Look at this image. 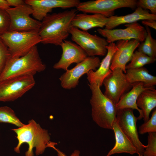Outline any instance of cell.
Returning a JSON list of instances; mask_svg holds the SVG:
<instances>
[{"label":"cell","mask_w":156,"mask_h":156,"mask_svg":"<svg viewBox=\"0 0 156 156\" xmlns=\"http://www.w3.org/2000/svg\"><path fill=\"white\" fill-rule=\"evenodd\" d=\"M60 46L62 49V54L59 60L54 65V69L66 71L70 64L73 63L77 64L88 57L80 46L70 40H64Z\"/></svg>","instance_id":"9a60e30c"},{"label":"cell","mask_w":156,"mask_h":156,"mask_svg":"<svg viewBox=\"0 0 156 156\" xmlns=\"http://www.w3.org/2000/svg\"><path fill=\"white\" fill-rule=\"evenodd\" d=\"M138 107L142 112L144 122L150 118V114L156 107V90L154 87L143 91L138 97L136 102Z\"/></svg>","instance_id":"7402d4cb"},{"label":"cell","mask_w":156,"mask_h":156,"mask_svg":"<svg viewBox=\"0 0 156 156\" xmlns=\"http://www.w3.org/2000/svg\"><path fill=\"white\" fill-rule=\"evenodd\" d=\"M149 88H146L142 82H136L132 84V88L129 91L123 94L116 105L117 109L130 108L137 110L139 112L138 120L143 118L142 110L137 106V99L140 94Z\"/></svg>","instance_id":"d6986e66"},{"label":"cell","mask_w":156,"mask_h":156,"mask_svg":"<svg viewBox=\"0 0 156 156\" xmlns=\"http://www.w3.org/2000/svg\"><path fill=\"white\" fill-rule=\"evenodd\" d=\"M16 134L18 141L14 151L20 153L21 145L26 143L28 145L25 156H34L33 149L35 148L36 155L42 154L47 147L54 148L56 143L50 141V137L47 130L42 128L40 125L34 120H29L28 124L18 128L11 129Z\"/></svg>","instance_id":"7a4b0ae2"},{"label":"cell","mask_w":156,"mask_h":156,"mask_svg":"<svg viewBox=\"0 0 156 156\" xmlns=\"http://www.w3.org/2000/svg\"><path fill=\"white\" fill-rule=\"evenodd\" d=\"M116 120L121 130L135 148L138 156H143L147 145L143 144L140 140L136 124L138 118L134 115L133 110L130 108L118 109Z\"/></svg>","instance_id":"30bf717a"},{"label":"cell","mask_w":156,"mask_h":156,"mask_svg":"<svg viewBox=\"0 0 156 156\" xmlns=\"http://www.w3.org/2000/svg\"><path fill=\"white\" fill-rule=\"evenodd\" d=\"M156 58L150 57L143 53L136 51L133 53L130 62L126 66V69H134L143 67L144 65L154 63Z\"/></svg>","instance_id":"cb8c5ba5"},{"label":"cell","mask_w":156,"mask_h":156,"mask_svg":"<svg viewBox=\"0 0 156 156\" xmlns=\"http://www.w3.org/2000/svg\"><path fill=\"white\" fill-rule=\"evenodd\" d=\"M137 7H140L143 9L148 10L151 14H156V0H140L137 1Z\"/></svg>","instance_id":"4dcf8cb0"},{"label":"cell","mask_w":156,"mask_h":156,"mask_svg":"<svg viewBox=\"0 0 156 156\" xmlns=\"http://www.w3.org/2000/svg\"><path fill=\"white\" fill-rule=\"evenodd\" d=\"M125 74L127 80L131 84L142 82L146 88L153 87L156 85V76L150 74L145 68L127 69Z\"/></svg>","instance_id":"603a6c76"},{"label":"cell","mask_w":156,"mask_h":156,"mask_svg":"<svg viewBox=\"0 0 156 156\" xmlns=\"http://www.w3.org/2000/svg\"><path fill=\"white\" fill-rule=\"evenodd\" d=\"M26 4L30 5L33 10L32 16L35 19L42 21L54 8L66 9L76 8L79 0H26Z\"/></svg>","instance_id":"5bb4252c"},{"label":"cell","mask_w":156,"mask_h":156,"mask_svg":"<svg viewBox=\"0 0 156 156\" xmlns=\"http://www.w3.org/2000/svg\"><path fill=\"white\" fill-rule=\"evenodd\" d=\"M11 57L8 48L0 37V76Z\"/></svg>","instance_id":"83f0119b"},{"label":"cell","mask_w":156,"mask_h":156,"mask_svg":"<svg viewBox=\"0 0 156 156\" xmlns=\"http://www.w3.org/2000/svg\"><path fill=\"white\" fill-rule=\"evenodd\" d=\"M34 76L25 75L0 81V101H14L22 97L35 86Z\"/></svg>","instance_id":"52a82bcc"},{"label":"cell","mask_w":156,"mask_h":156,"mask_svg":"<svg viewBox=\"0 0 156 156\" xmlns=\"http://www.w3.org/2000/svg\"><path fill=\"white\" fill-rule=\"evenodd\" d=\"M10 19V31L38 32L41 22L32 18L31 7L26 4L6 10Z\"/></svg>","instance_id":"ba28073f"},{"label":"cell","mask_w":156,"mask_h":156,"mask_svg":"<svg viewBox=\"0 0 156 156\" xmlns=\"http://www.w3.org/2000/svg\"><path fill=\"white\" fill-rule=\"evenodd\" d=\"M148 145L143 156H156V132L148 133Z\"/></svg>","instance_id":"f1b7e54d"},{"label":"cell","mask_w":156,"mask_h":156,"mask_svg":"<svg viewBox=\"0 0 156 156\" xmlns=\"http://www.w3.org/2000/svg\"><path fill=\"white\" fill-rule=\"evenodd\" d=\"M10 8L6 0H0V10H6Z\"/></svg>","instance_id":"836d02e7"},{"label":"cell","mask_w":156,"mask_h":156,"mask_svg":"<svg viewBox=\"0 0 156 156\" xmlns=\"http://www.w3.org/2000/svg\"><path fill=\"white\" fill-rule=\"evenodd\" d=\"M0 122L11 123L18 127L25 125L16 116L14 111L7 106L0 107Z\"/></svg>","instance_id":"484cf974"},{"label":"cell","mask_w":156,"mask_h":156,"mask_svg":"<svg viewBox=\"0 0 156 156\" xmlns=\"http://www.w3.org/2000/svg\"><path fill=\"white\" fill-rule=\"evenodd\" d=\"M124 29H108L99 28L97 31L99 34L105 38L109 44L119 40L135 39L140 42L144 40L147 34L145 27L137 22L126 24Z\"/></svg>","instance_id":"8fae6325"},{"label":"cell","mask_w":156,"mask_h":156,"mask_svg":"<svg viewBox=\"0 0 156 156\" xmlns=\"http://www.w3.org/2000/svg\"><path fill=\"white\" fill-rule=\"evenodd\" d=\"M7 46L12 57H19L27 54L34 46L41 43L38 33L8 31L0 36Z\"/></svg>","instance_id":"5b68a950"},{"label":"cell","mask_w":156,"mask_h":156,"mask_svg":"<svg viewBox=\"0 0 156 156\" xmlns=\"http://www.w3.org/2000/svg\"><path fill=\"white\" fill-rule=\"evenodd\" d=\"M147 34L144 41L138 46V50L153 57H156V40L152 37L149 27L145 26Z\"/></svg>","instance_id":"d4e9b609"},{"label":"cell","mask_w":156,"mask_h":156,"mask_svg":"<svg viewBox=\"0 0 156 156\" xmlns=\"http://www.w3.org/2000/svg\"><path fill=\"white\" fill-rule=\"evenodd\" d=\"M46 68V66L40 58L36 45L23 56L11 57L0 76V81L21 76H34L36 73L42 72Z\"/></svg>","instance_id":"3957f363"},{"label":"cell","mask_w":156,"mask_h":156,"mask_svg":"<svg viewBox=\"0 0 156 156\" xmlns=\"http://www.w3.org/2000/svg\"><path fill=\"white\" fill-rule=\"evenodd\" d=\"M136 0H96L80 2L76 7L77 11L84 13L99 14L109 18L114 15L115 10L128 8L137 7Z\"/></svg>","instance_id":"8992f818"},{"label":"cell","mask_w":156,"mask_h":156,"mask_svg":"<svg viewBox=\"0 0 156 156\" xmlns=\"http://www.w3.org/2000/svg\"><path fill=\"white\" fill-rule=\"evenodd\" d=\"M10 7L13 6L14 7L25 4V1L22 0H6Z\"/></svg>","instance_id":"1f68e13d"},{"label":"cell","mask_w":156,"mask_h":156,"mask_svg":"<svg viewBox=\"0 0 156 156\" xmlns=\"http://www.w3.org/2000/svg\"><path fill=\"white\" fill-rule=\"evenodd\" d=\"M101 63L97 57H87L74 68L68 69L59 78L62 87L65 89L75 88L78 85L79 78L90 70H95Z\"/></svg>","instance_id":"4fadbf2b"},{"label":"cell","mask_w":156,"mask_h":156,"mask_svg":"<svg viewBox=\"0 0 156 156\" xmlns=\"http://www.w3.org/2000/svg\"><path fill=\"white\" fill-rule=\"evenodd\" d=\"M112 130L115 135V144L106 156L122 153H128L131 155L136 153L135 148L121 129L116 118L113 124Z\"/></svg>","instance_id":"44dd1931"},{"label":"cell","mask_w":156,"mask_h":156,"mask_svg":"<svg viewBox=\"0 0 156 156\" xmlns=\"http://www.w3.org/2000/svg\"><path fill=\"white\" fill-rule=\"evenodd\" d=\"M142 23L145 26L151 27L155 30L156 29V20H146L142 21Z\"/></svg>","instance_id":"d6a6232c"},{"label":"cell","mask_w":156,"mask_h":156,"mask_svg":"<svg viewBox=\"0 0 156 156\" xmlns=\"http://www.w3.org/2000/svg\"><path fill=\"white\" fill-rule=\"evenodd\" d=\"M88 85L92 92L90 103L93 120L101 128L112 130L118 110L116 105L104 95L99 86Z\"/></svg>","instance_id":"277c9868"},{"label":"cell","mask_w":156,"mask_h":156,"mask_svg":"<svg viewBox=\"0 0 156 156\" xmlns=\"http://www.w3.org/2000/svg\"><path fill=\"white\" fill-rule=\"evenodd\" d=\"M156 132V109L152 112L151 117L139 127V133L141 135L145 133Z\"/></svg>","instance_id":"4316f807"},{"label":"cell","mask_w":156,"mask_h":156,"mask_svg":"<svg viewBox=\"0 0 156 156\" xmlns=\"http://www.w3.org/2000/svg\"><path fill=\"white\" fill-rule=\"evenodd\" d=\"M108 18L99 14H88L86 13L77 14L72 22V27L87 31L92 28L105 26Z\"/></svg>","instance_id":"ffe728a7"},{"label":"cell","mask_w":156,"mask_h":156,"mask_svg":"<svg viewBox=\"0 0 156 156\" xmlns=\"http://www.w3.org/2000/svg\"><path fill=\"white\" fill-rule=\"evenodd\" d=\"M9 16L6 10H0V36L9 31Z\"/></svg>","instance_id":"f546056e"},{"label":"cell","mask_w":156,"mask_h":156,"mask_svg":"<svg viewBox=\"0 0 156 156\" xmlns=\"http://www.w3.org/2000/svg\"><path fill=\"white\" fill-rule=\"evenodd\" d=\"M106 48L107 54L101 62L98 69L96 70H90L86 74L89 84H96L101 87L104 79L112 72L110 66L112 59L118 48L114 42L109 43Z\"/></svg>","instance_id":"e0dca14e"},{"label":"cell","mask_w":156,"mask_h":156,"mask_svg":"<svg viewBox=\"0 0 156 156\" xmlns=\"http://www.w3.org/2000/svg\"><path fill=\"white\" fill-rule=\"evenodd\" d=\"M77 11L73 9L48 14L41 21L38 32L41 43L60 46L70 34L72 22Z\"/></svg>","instance_id":"6da1fadb"},{"label":"cell","mask_w":156,"mask_h":156,"mask_svg":"<svg viewBox=\"0 0 156 156\" xmlns=\"http://www.w3.org/2000/svg\"><path fill=\"white\" fill-rule=\"evenodd\" d=\"M70 34L72 40L84 51L88 57L106 54V47L109 43L105 38L73 27L70 29Z\"/></svg>","instance_id":"9c48e42d"},{"label":"cell","mask_w":156,"mask_h":156,"mask_svg":"<svg viewBox=\"0 0 156 156\" xmlns=\"http://www.w3.org/2000/svg\"><path fill=\"white\" fill-rule=\"evenodd\" d=\"M140 44L139 41L135 39L117 41L116 44L118 49L112 59L111 70L119 68L125 73L127 64L130 61L135 50Z\"/></svg>","instance_id":"2e32d148"},{"label":"cell","mask_w":156,"mask_h":156,"mask_svg":"<svg viewBox=\"0 0 156 156\" xmlns=\"http://www.w3.org/2000/svg\"><path fill=\"white\" fill-rule=\"evenodd\" d=\"M80 151L78 150H75L71 154L70 156H79Z\"/></svg>","instance_id":"e575fe53"},{"label":"cell","mask_w":156,"mask_h":156,"mask_svg":"<svg viewBox=\"0 0 156 156\" xmlns=\"http://www.w3.org/2000/svg\"><path fill=\"white\" fill-rule=\"evenodd\" d=\"M146 20H156V14H152L147 10L137 7L135 11L131 14L122 16L113 15L108 18L105 28L112 29L121 24H130Z\"/></svg>","instance_id":"ac0fdd59"},{"label":"cell","mask_w":156,"mask_h":156,"mask_svg":"<svg viewBox=\"0 0 156 156\" xmlns=\"http://www.w3.org/2000/svg\"><path fill=\"white\" fill-rule=\"evenodd\" d=\"M103 84L105 89L104 95L116 105L126 92L132 87L125 74L119 68L112 70L104 79Z\"/></svg>","instance_id":"7c38bea8"}]
</instances>
